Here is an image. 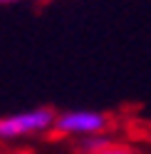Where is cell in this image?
<instances>
[{"instance_id": "cell-1", "label": "cell", "mask_w": 151, "mask_h": 154, "mask_svg": "<svg viewBox=\"0 0 151 154\" xmlns=\"http://www.w3.org/2000/svg\"><path fill=\"white\" fill-rule=\"evenodd\" d=\"M55 122H57V117H55L52 109H35V112L15 114V117L0 119V139H10V137H20V134L40 132V129H47Z\"/></svg>"}, {"instance_id": "cell-2", "label": "cell", "mask_w": 151, "mask_h": 154, "mask_svg": "<svg viewBox=\"0 0 151 154\" xmlns=\"http://www.w3.org/2000/svg\"><path fill=\"white\" fill-rule=\"evenodd\" d=\"M109 119L99 112H67L57 117L55 122V129L60 134H94L107 129Z\"/></svg>"}, {"instance_id": "cell-3", "label": "cell", "mask_w": 151, "mask_h": 154, "mask_svg": "<svg viewBox=\"0 0 151 154\" xmlns=\"http://www.w3.org/2000/svg\"><path fill=\"white\" fill-rule=\"evenodd\" d=\"M97 154H131L129 149H121V147H107V149H102Z\"/></svg>"}, {"instance_id": "cell-4", "label": "cell", "mask_w": 151, "mask_h": 154, "mask_svg": "<svg viewBox=\"0 0 151 154\" xmlns=\"http://www.w3.org/2000/svg\"><path fill=\"white\" fill-rule=\"evenodd\" d=\"M0 3H13V0H0Z\"/></svg>"}]
</instances>
